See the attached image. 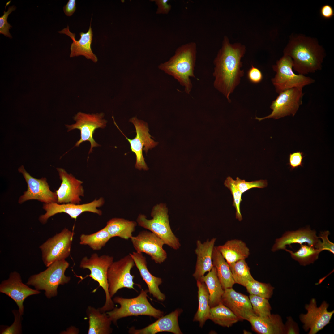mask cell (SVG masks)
Returning <instances> with one entry per match:
<instances>
[{
    "mask_svg": "<svg viewBox=\"0 0 334 334\" xmlns=\"http://www.w3.org/2000/svg\"><path fill=\"white\" fill-rule=\"evenodd\" d=\"M245 51V46L240 43L231 44L228 38L225 36L222 47L213 61L214 86L229 102L231 101L229 96L244 76V71L241 69V59Z\"/></svg>",
    "mask_w": 334,
    "mask_h": 334,
    "instance_id": "1",
    "label": "cell"
},
{
    "mask_svg": "<svg viewBox=\"0 0 334 334\" xmlns=\"http://www.w3.org/2000/svg\"><path fill=\"white\" fill-rule=\"evenodd\" d=\"M283 53L292 58L294 70L303 75L320 70L325 56L315 39L301 35L291 36Z\"/></svg>",
    "mask_w": 334,
    "mask_h": 334,
    "instance_id": "2",
    "label": "cell"
},
{
    "mask_svg": "<svg viewBox=\"0 0 334 334\" xmlns=\"http://www.w3.org/2000/svg\"><path fill=\"white\" fill-rule=\"evenodd\" d=\"M197 54V45L193 42L178 48L169 59L158 66L159 68L173 76L184 88L186 92H191L192 84L190 79L195 77L194 74Z\"/></svg>",
    "mask_w": 334,
    "mask_h": 334,
    "instance_id": "3",
    "label": "cell"
},
{
    "mask_svg": "<svg viewBox=\"0 0 334 334\" xmlns=\"http://www.w3.org/2000/svg\"><path fill=\"white\" fill-rule=\"evenodd\" d=\"M148 290L142 289L136 297L127 298L117 296L113 301L119 304V308H114L106 312L112 322L117 325L118 320L132 316L147 315L158 319L163 316L164 312L153 307L148 299Z\"/></svg>",
    "mask_w": 334,
    "mask_h": 334,
    "instance_id": "4",
    "label": "cell"
},
{
    "mask_svg": "<svg viewBox=\"0 0 334 334\" xmlns=\"http://www.w3.org/2000/svg\"><path fill=\"white\" fill-rule=\"evenodd\" d=\"M69 266L65 259L55 261L45 270L30 276L26 284L34 286L37 290L45 291L48 299L55 297L58 286L68 283L71 280L70 277L65 274Z\"/></svg>",
    "mask_w": 334,
    "mask_h": 334,
    "instance_id": "5",
    "label": "cell"
},
{
    "mask_svg": "<svg viewBox=\"0 0 334 334\" xmlns=\"http://www.w3.org/2000/svg\"><path fill=\"white\" fill-rule=\"evenodd\" d=\"M151 216L152 218L149 220L145 215L139 214L137 219L138 225L156 234L163 241L165 244L175 250L179 249L181 245L171 229L165 205L160 203L154 206Z\"/></svg>",
    "mask_w": 334,
    "mask_h": 334,
    "instance_id": "6",
    "label": "cell"
},
{
    "mask_svg": "<svg viewBox=\"0 0 334 334\" xmlns=\"http://www.w3.org/2000/svg\"><path fill=\"white\" fill-rule=\"evenodd\" d=\"M113 262L112 256L106 255L99 256L94 253L89 258L87 256L83 258L80 263V268L90 271L88 276L97 282L105 292V303L102 307L98 308L101 312H106L114 308V302L109 294L107 280L108 271Z\"/></svg>",
    "mask_w": 334,
    "mask_h": 334,
    "instance_id": "7",
    "label": "cell"
},
{
    "mask_svg": "<svg viewBox=\"0 0 334 334\" xmlns=\"http://www.w3.org/2000/svg\"><path fill=\"white\" fill-rule=\"evenodd\" d=\"M276 72L271 81L278 94L285 90L294 88H303L315 82L311 78L294 73L293 61L289 56L284 55L272 66Z\"/></svg>",
    "mask_w": 334,
    "mask_h": 334,
    "instance_id": "8",
    "label": "cell"
},
{
    "mask_svg": "<svg viewBox=\"0 0 334 334\" xmlns=\"http://www.w3.org/2000/svg\"><path fill=\"white\" fill-rule=\"evenodd\" d=\"M74 233L66 228L49 238L39 247L43 263L48 267L55 261L69 256Z\"/></svg>",
    "mask_w": 334,
    "mask_h": 334,
    "instance_id": "9",
    "label": "cell"
},
{
    "mask_svg": "<svg viewBox=\"0 0 334 334\" xmlns=\"http://www.w3.org/2000/svg\"><path fill=\"white\" fill-rule=\"evenodd\" d=\"M114 124L129 142L132 152L135 155L136 161L135 167L139 170L143 169L147 170L148 168L145 161L143 154V151L147 154L149 149H152L157 145L158 143L155 141L149 133L148 124L143 121L138 119L136 117L132 118L130 122L134 125L136 130V135L133 139L127 137L119 129L112 116Z\"/></svg>",
    "mask_w": 334,
    "mask_h": 334,
    "instance_id": "10",
    "label": "cell"
},
{
    "mask_svg": "<svg viewBox=\"0 0 334 334\" xmlns=\"http://www.w3.org/2000/svg\"><path fill=\"white\" fill-rule=\"evenodd\" d=\"M135 265L134 262L130 254L113 262L107 272L108 290L112 298L120 289L123 288L135 290L134 285V276L131 273Z\"/></svg>",
    "mask_w": 334,
    "mask_h": 334,
    "instance_id": "11",
    "label": "cell"
},
{
    "mask_svg": "<svg viewBox=\"0 0 334 334\" xmlns=\"http://www.w3.org/2000/svg\"><path fill=\"white\" fill-rule=\"evenodd\" d=\"M103 113L88 114L78 112L73 117L76 122L71 125H65L69 132L75 129L80 131V138L74 147H78L83 142L88 141L91 147L88 153H91L93 148L100 146L94 140L93 135L98 128L103 129L106 126L107 121L104 118Z\"/></svg>",
    "mask_w": 334,
    "mask_h": 334,
    "instance_id": "12",
    "label": "cell"
},
{
    "mask_svg": "<svg viewBox=\"0 0 334 334\" xmlns=\"http://www.w3.org/2000/svg\"><path fill=\"white\" fill-rule=\"evenodd\" d=\"M302 89L294 88L280 93L270 105L272 110L271 113L263 118L256 117L255 119L260 121L267 118L277 119L286 116H294L302 104L304 95Z\"/></svg>",
    "mask_w": 334,
    "mask_h": 334,
    "instance_id": "13",
    "label": "cell"
},
{
    "mask_svg": "<svg viewBox=\"0 0 334 334\" xmlns=\"http://www.w3.org/2000/svg\"><path fill=\"white\" fill-rule=\"evenodd\" d=\"M104 202V198L101 197L90 203L82 204L71 203L59 204L56 202L44 203L42 208L45 212L39 216L38 220L41 223L45 224L50 217L61 213H66L72 219L75 220L82 213L86 212L101 215L102 212L97 209V208L103 205Z\"/></svg>",
    "mask_w": 334,
    "mask_h": 334,
    "instance_id": "14",
    "label": "cell"
},
{
    "mask_svg": "<svg viewBox=\"0 0 334 334\" xmlns=\"http://www.w3.org/2000/svg\"><path fill=\"white\" fill-rule=\"evenodd\" d=\"M18 171L22 174L27 185V190L19 197V203L21 204L32 199L37 200L44 203H57L56 194L50 190L46 178L40 179L34 178L26 171L23 165L18 168Z\"/></svg>",
    "mask_w": 334,
    "mask_h": 334,
    "instance_id": "15",
    "label": "cell"
},
{
    "mask_svg": "<svg viewBox=\"0 0 334 334\" xmlns=\"http://www.w3.org/2000/svg\"><path fill=\"white\" fill-rule=\"evenodd\" d=\"M329 304L323 301L321 305L317 307L315 299L312 298L305 308L307 311L305 314L300 315V321L303 324V328L309 334H315L322 329L330 323L334 311H328Z\"/></svg>",
    "mask_w": 334,
    "mask_h": 334,
    "instance_id": "16",
    "label": "cell"
},
{
    "mask_svg": "<svg viewBox=\"0 0 334 334\" xmlns=\"http://www.w3.org/2000/svg\"><path fill=\"white\" fill-rule=\"evenodd\" d=\"M130 239L136 252L146 254L156 263L161 264L167 259V253L163 248L164 242L153 233L142 231Z\"/></svg>",
    "mask_w": 334,
    "mask_h": 334,
    "instance_id": "17",
    "label": "cell"
},
{
    "mask_svg": "<svg viewBox=\"0 0 334 334\" xmlns=\"http://www.w3.org/2000/svg\"><path fill=\"white\" fill-rule=\"evenodd\" d=\"M56 169L62 181L60 186L55 192L57 203L79 204L81 201L80 197L84 196L83 182L68 173L64 169L57 168Z\"/></svg>",
    "mask_w": 334,
    "mask_h": 334,
    "instance_id": "18",
    "label": "cell"
},
{
    "mask_svg": "<svg viewBox=\"0 0 334 334\" xmlns=\"http://www.w3.org/2000/svg\"><path fill=\"white\" fill-rule=\"evenodd\" d=\"M0 292L12 299L17 304L22 315L24 313L23 303L28 297L39 294L41 292L33 289L22 282L20 274L16 271L11 272L9 278L0 284Z\"/></svg>",
    "mask_w": 334,
    "mask_h": 334,
    "instance_id": "19",
    "label": "cell"
},
{
    "mask_svg": "<svg viewBox=\"0 0 334 334\" xmlns=\"http://www.w3.org/2000/svg\"><path fill=\"white\" fill-rule=\"evenodd\" d=\"M221 302L229 308L240 320L248 321L250 316L256 315L249 298L236 292L232 288L224 290Z\"/></svg>",
    "mask_w": 334,
    "mask_h": 334,
    "instance_id": "20",
    "label": "cell"
},
{
    "mask_svg": "<svg viewBox=\"0 0 334 334\" xmlns=\"http://www.w3.org/2000/svg\"><path fill=\"white\" fill-rule=\"evenodd\" d=\"M182 311L178 308L169 314L163 316L156 321L146 327L139 329L133 327L130 328L128 332L133 334H156L167 332L174 334H182L178 323V317Z\"/></svg>",
    "mask_w": 334,
    "mask_h": 334,
    "instance_id": "21",
    "label": "cell"
},
{
    "mask_svg": "<svg viewBox=\"0 0 334 334\" xmlns=\"http://www.w3.org/2000/svg\"><path fill=\"white\" fill-rule=\"evenodd\" d=\"M319 238L316 231L311 230L309 227L294 231H288L280 238L276 239L271 250L273 252L280 250H285L287 245L293 243L301 245L307 243L309 246L315 248L320 240Z\"/></svg>",
    "mask_w": 334,
    "mask_h": 334,
    "instance_id": "22",
    "label": "cell"
},
{
    "mask_svg": "<svg viewBox=\"0 0 334 334\" xmlns=\"http://www.w3.org/2000/svg\"><path fill=\"white\" fill-rule=\"evenodd\" d=\"M216 238L207 239L203 243L199 240L196 242L195 252L197 255V261L193 277L200 280L205 274L209 272L213 267L212 255Z\"/></svg>",
    "mask_w": 334,
    "mask_h": 334,
    "instance_id": "23",
    "label": "cell"
},
{
    "mask_svg": "<svg viewBox=\"0 0 334 334\" xmlns=\"http://www.w3.org/2000/svg\"><path fill=\"white\" fill-rule=\"evenodd\" d=\"M129 254L133 259L141 276L146 284L150 294L152 295L159 301H164L166 299V296L161 292L159 288L162 282L161 278L153 275L150 272L147 268L146 258L142 253L136 251Z\"/></svg>",
    "mask_w": 334,
    "mask_h": 334,
    "instance_id": "24",
    "label": "cell"
},
{
    "mask_svg": "<svg viewBox=\"0 0 334 334\" xmlns=\"http://www.w3.org/2000/svg\"><path fill=\"white\" fill-rule=\"evenodd\" d=\"M89 29L86 33L81 32L80 33V38L78 40L75 39V34L71 32L69 30V26L64 28L58 32L61 34H64L69 36L72 40L73 42L71 46L70 57L82 55L87 59L92 60L94 63L97 62L96 56L92 52L91 45L92 40L93 32L91 27V22Z\"/></svg>",
    "mask_w": 334,
    "mask_h": 334,
    "instance_id": "25",
    "label": "cell"
},
{
    "mask_svg": "<svg viewBox=\"0 0 334 334\" xmlns=\"http://www.w3.org/2000/svg\"><path fill=\"white\" fill-rule=\"evenodd\" d=\"M248 321L250 323L253 329L258 333L284 334V324L278 315L271 314L265 317L252 315Z\"/></svg>",
    "mask_w": 334,
    "mask_h": 334,
    "instance_id": "26",
    "label": "cell"
},
{
    "mask_svg": "<svg viewBox=\"0 0 334 334\" xmlns=\"http://www.w3.org/2000/svg\"><path fill=\"white\" fill-rule=\"evenodd\" d=\"M86 314L89 319L88 334H110L112 332V321L106 312H101L98 308L88 306Z\"/></svg>",
    "mask_w": 334,
    "mask_h": 334,
    "instance_id": "27",
    "label": "cell"
},
{
    "mask_svg": "<svg viewBox=\"0 0 334 334\" xmlns=\"http://www.w3.org/2000/svg\"><path fill=\"white\" fill-rule=\"evenodd\" d=\"M216 247L229 265L245 259L250 253L246 244L238 239L228 240L224 244Z\"/></svg>",
    "mask_w": 334,
    "mask_h": 334,
    "instance_id": "28",
    "label": "cell"
},
{
    "mask_svg": "<svg viewBox=\"0 0 334 334\" xmlns=\"http://www.w3.org/2000/svg\"><path fill=\"white\" fill-rule=\"evenodd\" d=\"M197 281L198 287V307L194 315L193 321L198 322L202 328L209 319L211 307L209 305V292L205 283L201 280Z\"/></svg>",
    "mask_w": 334,
    "mask_h": 334,
    "instance_id": "29",
    "label": "cell"
},
{
    "mask_svg": "<svg viewBox=\"0 0 334 334\" xmlns=\"http://www.w3.org/2000/svg\"><path fill=\"white\" fill-rule=\"evenodd\" d=\"M212 261L213 266L216 269L218 277L223 289L225 290L232 288L235 283L229 266L216 246H215L212 253Z\"/></svg>",
    "mask_w": 334,
    "mask_h": 334,
    "instance_id": "30",
    "label": "cell"
},
{
    "mask_svg": "<svg viewBox=\"0 0 334 334\" xmlns=\"http://www.w3.org/2000/svg\"><path fill=\"white\" fill-rule=\"evenodd\" d=\"M137 223L122 218H113L107 223L105 226L112 238L118 237L125 239L131 238Z\"/></svg>",
    "mask_w": 334,
    "mask_h": 334,
    "instance_id": "31",
    "label": "cell"
},
{
    "mask_svg": "<svg viewBox=\"0 0 334 334\" xmlns=\"http://www.w3.org/2000/svg\"><path fill=\"white\" fill-rule=\"evenodd\" d=\"M199 280L203 282L207 287L209 293L210 307L218 305L221 302L224 290L218 277L215 267L213 266L208 273L203 276Z\"/></svg>",
    "mask_w": 334,
    "mask_h": 334,
    "instance_id": "32",
    "label": "cell"
},
{
    "mask_svg": "<svg viewBox=\"0 0 334 334\" xmlns=\"http://www.w3.org/2000/svg\"><path fill=\"white\" fill-rule=\"evenodd\" d=\"M209 319L220 326L229 327L240 319L221 302L211 308Z\"/></svg>",
    "mask_w": 334,
    "mask_h": 334,
    "instance_id": "33",
    "label": "cell"
},
{
    "mask_svg": "<svg viewBox=\"0 0 334 334\" xmlns=\"http://www.w3.org/2000/svg\"><path fill=\"white\" fill-rule=\"evenodd\" d=\"M79 244L89 246L94 250H99L104 247L112 238L106 227L90 234H82L80 237Z\"/></svg>",
    "mask_w": 334,
    "mask_h": 334,
    "instance_id": "34",
    "label": "cell"
},
{
    "mask_svg": "<svg viewBox=\"0 0 334 334\" xmlns=\"http://www.w3.org/2000/svg\"><path fill=\"white\" fill-rule=\"evenodd\" d=\"M235 283L245 287L250 281L255 280L245 259H241L229 265Z\"/></svg>",
    "mask_w": 334,
    "mask_h": 334,
    "instance_id": "35",
    "label": "cell"
},
{
    "mask_svg": "<svg viewBox=\"0 0 334 334\" xmlns=\"http://www.w3.org/2000/svg\"><path fill=\"white\" fill-rule=\"evenodd\" d=\"M285 250L290 253L293 259L303 266L313 263L318 259L321 252L319 249L306 244L301 245L299 249L295 252L287 249Z\"/></svg>",
    "mask_w": 334,
    "mask_h": 334,
    "instance_id": "36",
    "label": "cell"
},
{
    "mask_svg": "<svg viewBox=\"0 0 334 334\" xmlns=\"http://www.w3.org/2000/svg\"><path fill=\"white\" fill-rule=\"evenodd\" d=\"M245 287L250 295H257L268 299L271 298L274 289L270 284L262 283L255 280L249 282Z\"/></svg>",
    "mask_w": 334,
    "mask_h": 334,
    "instance_id": "37",
    "label": "cell"
},
{
    "mask_svg": "<svg viewBox=\"0 0 334 334\" xmlns=\"http://www.w3.org/2000/svg\"><path fill=\"white\" fill-rule=\"evenodd\" d=\"M249 298L255 314L265 317L271 314V307L268 299L260 296L250 295Z\"/></svg>",
    "mask_w": 334,
    "mask_h": 334,
    "instance_id": "38",
    "label": "cell"
},
{
    "mask_svg": "<svg viewBox=\"0 0 334 334\" xmlns=\"http://www.w3.org/2000/svg\"><path fill=\"white\" fill-rule=\"evenodd\" d=\"M233 179L230 177H227L224 182L225 186L230 190L233 197V206L235 208L236 218L239 221L242 219L240 209V205L242 201V193L239 191L234 183Z\"/></svg>",
    "mask_w": 334,
    "mask_h": 334,
    "instance_id": "39",
    "label": "cell"
},
{
    "mask_svg": "<svg viewBox=\"0 0 334 334\" xmlns=\"http://www.w3.org/2000/svg\"><path fill=\"white\" fill-rule=\"evenodd\" d=\"M233 182L235 185L242 194L252 188H263L266 187L268 185L267 181L263 180L249 182L237 177L236 180H233Z\"/></svg>",
    "mask_w": 334,
    "mask_h": 334,
    "instance_id": "40",
    "label": "cell"
},
{
    "mask_svg": "<svg viewBox=\"0 0 334 334\" xmlns=\"http://www.w3.org/2000/svg\"><path fill=\"white\" fill-rule=\"evenodd\" d=\"M15 317L14 321L10 326H6L2 328L0 331L1 334H18L22 332L21 321L22 316L19 311L14 310L12 311Z\"/></svg>",
    "mask_w": 334,
    "mask_h": 334,
    "instance_id": "41",
    "label": "cell"
},
{
    "mask_svg": "<svg viewBox=\"0 0 334 334\" xmlns=\"http://www.w3.org/2000/svg\"><path fill=\"white\" fill-rule=\"evenodd\" d=\"M330 234L328 231L321 232L319 237L322 239V242L319 240L315 248L319 249L321 252L326 250L334 254V244L329 240L328 238Z\"/></svg>",
    "mask_w": 334,
    "mask_h": 334,
    "instance_id": "42",
    "label": "cell"
},
{
    "mask_svg": "<svg viewBox=\"0 0 334 334\" xmlns=\"http://www.w3.org/2000/svg\"><path fill=\"white\" fill-rule=\"evenodd\" d=\"M16 7L14 6H9L6 12L4 11L3 15L0 17V33L3 34L6 37L12 38L9 30L12 26L7 22V19L9 15L15 11Z\"/></svg>",
    "mask_w": 334,
    "mask_h": 334,
    "instance_id": "43",
    "label": "cell"
},
{
    "mask_svg": "<svg viewBox=\"0 0 334 334\" xmlns=\"http://www.w3.org/2000/svg\"><path fill=\"white\" fill-rule=\"evenodd\" d=\"M304 157L303 153L300 151L290 154L288 164L291 170L299 167H303L302 160Z\"/></svg>",
    "mask_w": 334,
    "mask_h": 334,
    "instance_id": "44",
    "label": "cell"
},
{
    "mask_svg": "<svg viewBox=\"0 0 334 334\" xmlns=\"http://www.w3.org/2000/svg\"><path fill=\"white\" fill-rule=\"evenodd\" d=\"M247 77L251 83L257 84L261 81L263 76L261 71L259 69L252 65L248 71Z\"/></svg>",
    "mask_w": 334,
    "mask_h": 334,
    "instance_id": "45",
    "label": "cell"
},
{
    "mask_svg": "<svg viewBox=\"0 0 334 334\" xmlns=\"http://www.w3.org/2000/svg\"><path fill=\"white\" fill-rule=\"evenodd\" d=\"M157 6V14H167L171 9V6L168 3V0H154Z\"/></svg>",
    "mask_w": 334,
    "mask_h": 334,
    "instance_id": "46",
    "label": "cell"
},
{
    "mask_svg": "<svg viewBox=\"0 0 334 334\" xmlns=\"http://www.w3.org/2000/svg\"><path fill=\"white\" fill-rule=\"evenodd\" d=\"M284 334H299L298 326L290 317L287 318V321L284 324Z\"/></svg>",
    "mask_w": 334,
    "mask_h": 334,
    "instance_id": "47",
    "label": "cell"
},
{
    "mask_svg": "<svg viewBox=\"0 0 334 334\" xmlns=\"http://www.w3.org/2000/svg\"><path fill=\"white\" fill-rule=\"evenodd\" d=\"M320 13L323 18L327 19L331 18L334 15L333 8L328 4L325 5L321 7Z\"/></svg>",
    "mask_w": 334,
    "mask_h": 334,
    "instance_id": "48",
    "label": "cell"
},
{
    "mask_svg": "<svg viewBox=\"0 0 334 334\" xmlns=\"http://www.w3.org/2000/svg\"><path fill=\"white\" fill-rule=\"evenodd\" d=\"M76 5L75 0H69L66 4L63 7L65 14L68 16H71L76 9Z\"/></svg>",
    "mask_w": 334,
    "mask_h": 334,
    "instance_id": "49",
    "label": "cell"
},
{
    "mask_svg": "<svg viewBox=\"0 0 334 334\" xmlns=\"http://www.w3.org/2000/svg\"><path fill=\"white\" fill-rule=\"evenodd\" d=\"M79 332L78 328L73 326H71L68 328L66 331H62L61 334H77Z\"/></svg>",
    "mask_w": 334,
    "mask_h": 334,
    "instance_id": "50",
    "label": "cell"
}]
</instances>
